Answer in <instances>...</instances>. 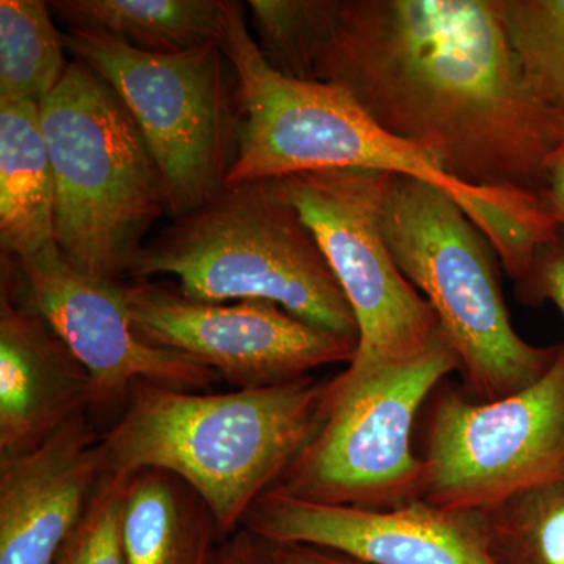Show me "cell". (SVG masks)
Here are the masks:
<instances>
[{
	"label": "cell",
	"instance_id": "484cf974",
	"mask_svg": "<svg viewBox=\"0 0 564 564\" xmlns=\"http://www.w3.org/2000/svg\"><path fill=\"white\" fill-rule=\"evenodd\" d=\"M272 544V543H270ZM276 564H362L328 549L307 544H272Z\"/></svg>",
	"mask_w": 564,
	"mask_h": 564
},
{
	"label": "cell",
	"instance_id": "2e32d148",
	"mask_svg": "<svg viewBox=\"0 0 564 564\" xmlns=\"http://www.w3.org/2000/svg\"><path fill=\"white\" fill-rule=\"evenodd\" d=\"M0 248L18 263L57 254L55 182L40 104L0 99Z\"/></svg>",
	"mask_w": 564,
	"mask_h": 564
},
{
	"label": "cell",
	"instance_id": "603a6c76",
	"mask_svg": "<svg viewBox=\"0 0 564 564\" xmlns=\"http://www.w3.org/2000/svg\"><path fill=\"white\" fill-rule=\"evenodd\" d=\"M128 480L104 478L54 564H128L124 510Z\"/></svg>",
	"mask_w": 564,
	"mask_h": 564
},
{
	"label": "cell",
	"instance_id": "3957f363",
	"mask_svg": "<svg viewBox=\"0 0 564 564\" xmlns=\"http://www.w3.org/2000/svg\"><path fill=\"white\" fill-rule=\"evenodd\" d=\"M326 388L313 375L226 393L137 383L99 440L102 480L147 469L176 475L202 497L225 540L321 430Z\"/></svg>",
	"mask_w": 564,
	"mask_h": 564
},
{
	"label": "cell",
	"instance_id": "d6986e66",
	"mask_svg": "<svg viewBox=\"0 0 564 564\" xmlns=\"http://www.w3.org/2000/svg\"><path fill=\"white\" fill-rule=\"evenodd\" d=\"M65 33L52 21L50 2H0V99L40 104L61 84Z\"/></svg>",
	"mask_w": 564,
	"mask_h": 564
},
{
	"label": "cell",
	"instance_id": "9a60e30c",
	"mask_svg": "<svg viewBox=\"0 0 564 564\" xmlns=\"http://www.w3.org/2000/svg\"><path fill=\"white\" fill-rule=\"evenodd\" d=\"M95 383L46 318L2 280L0 293V455L40 447L88 414Z\"/></svg>",
	"mask_w": 564,
	"mask_h": 564
},
{
	"label": "cell",
	"instance_id": "ffe728a7",
	"mask_svg": "<svg viewBox=\"0 0 564 564\" xmlns=\"http://www.w3.org/2000/svg\"><path fill=\"white\" fill-rule=\"evenodd\" d=\"M344 0H250L245 3L267 65L288 79L317 82Z\"/></svg>",
	"mask_w": 564,
	"mask_h": 564
},
{
	"label": "cell",
	"instance_id": "30bf717a",
	"mask_svg": "<svg viewBox=\"0 0 564 564\" xmlns=\"http://www.w3.org/2000/svg\"><path fill=\"white\" fill-rule=\"evenodd\" d=\"M426 410L423 502L478 513L564 478V343L521 392L478 403L445 383Z\"/></svg>",
	"mask_w": 564,
	"mask_h": 564
},
{
	"label": "cell",
	"instance_id": "5bb4252c",
	"mask_svg": "<svg viewBox=\"0 0 564 564\" xmlns=\"http://www.w3.org/2000/svg\"><path fill=\"white\" fill-rule=\"evenodd\" d=\"M88 414L40 447L0 455V564H54L102 481Z\"/></svg>",
	"mask_w": 564,
	"mask_h": 564
},
{
	"label": "cell",
	"instance_id": "7402d4cb",
	"mask_svg": "<svg viewBox=\"0 0 564 564\" xmlns=\"http://www.w3.org/2000/svg\"><path fill=\"white\" fill-rule=\"evenodd\" d=\"M530 90L564 115V0H499Z\"/></svg>",
	"mask_w": 564,
	"mask_h": 564
},
{
	"label": "cell",
	"instance_id": "6da1fadb",
	"mask_svg": "<svg viewBox=\"0 0 564 564\" xmlns=\"http://www.w3.org/2000/svg\"><path fill=\"white\" fill-rule=\"evenodd\" d=\"M317 82L452 180L545 199L564 115L530 90L499 0H344Z\"/></svg>",
	"mask_w": 564,
	"mask_h": 564
},
{
	"label": "cell",
	"instance_id": "8992f818",
	"mask_svg": "<svg viewBox=\"0 0 564 564\" xmlns=\"http://www.w3.org/2000/svg\"><path fill=\"white\" fill-rule=\"evenodd\" d=\"M383 234L400 272L440 318L470 400L507 399L551 369L558 345L536 347L516 332L492 247L447 193L392 174Z\"/></svg>",
	"mask_w": 564,
	"mask_h": 564
},
{
	"label": "cell",
	"instance_id": "8fae6325",
	"mask_svg": "<svg viewBox=\"0 0 564 564\" xmlns=\"http://www.w3.org/2000/svg\"><path fill=\"white\" fill-rule=\"evenodd\" d=\"M141 339L192 356L237 389L291 383L321 367L347 364L358 339L318 328L263 300L207 303L170 282L124 285Z\"/></svg>",
	"mask_w": 564,
	"mask_h": 564
},
{
	"label": "cell",
	"instance_id": "4fadbf2b",
	"mask_svg": "<svg viewBox=\"0 0 564 564\" xmlns=\"http://www.w3.org/2000/svg\"><path fill=\"white\" fill-rule=\"evenodd\" d=\"M240 529L272 544H307L362 564H496L484 513L419 500L391 511L306 502L269 489Z\"/></svg>",
	"mask_w": 564,
	"mask_h": 564
},
{
	"label": "cell",
	"instance_id": "7c38bea8",
	"mask_svg": "<svg viewBox=\"0 0 564 564\" xmlns=\"http://www.w3.org/2000/svg\"><path fill=\"white\" fill-rule=\"evenodd\" d=\"M2 280L61 334L95 383L93 411L124 408L137 383L202 391L218 373L192 356L141 339L124 284L77 272L61 252L33 263L2 259Z\"/></svg>",
	"mask_w": 564,
	"mask_h": 564
},
{
	"label": "cell",
	"instance_id": "d4e9b609",
	"mask_svg": "<svg viewBox=\"0 0 564 564\" xmlns=\"http://www.w3.org/2000/svg\"><path fill=\"white\" fill-rule=\"evenodd\" d=\"M215 564H276V560L269 541L239 529L223 540Z\"/></svg>",
	"mask_w": 564,
	"mask_h": 564
},
{
	"label": "cell",
	"instance_id": "277c9868",
	"mask_svg": "<svg viewBox=\"0 0 564 564\" xmlns=\"http://www.w3.org/2000/svg\"><path fill=\"white\" fill-rule=\"evenodd\" d=\"M40 110L58 251L77 272L121 282L169 214L161 170L118 93L84 62H69Z\"/></svg>",
	"mask_w": 564,
	"mask_h": 564
},
{
	"label": "cell",
	"instance_id": "ac0fdd59",
	"mask_svg": "<svg viewBox=\"0 0 564 564\" xmlns=\"http://www.w3.org/2000/svg\"><path fill=\"white\" fill-rule=\"evenodd\" d=\"M226 0H54L68 31L96 33L150 54H177L218 40Z\"/></svg>",
	"mask_w": 564,
	"mask_h": 564
},
{
	"label": "cell",
	"instance_id": "cb8c5ba5",
	"mask_svg": "<svg viewBox=\"0 0 564 564\" xmlns=\"http://www.w3.org/2000/svg\"><path fill=\"white\" fill-rule=\"evenodd\" d=\"M516 296L532 307L555 304L564 317V226L534 252L524 276L516 281Z\"/></svg>",
	"mask_w": 564,
	"mask_h": 564
},
{
	"label": "cell",
	"instance_id": "e0dca14e",
	"mask_svg": "<svg viewBox=\"0 0 564 564\" xmlns=\"http://www.w3.org/2000/svg\"><path fill=\"white\" fill-rule=\"evenodd\" d=\"M221 543L214 514L176 475L147 469L129 478L126 563L215 564Z\"/></svg>",
	"mask_w": 564,
	"mask_h": 564
},
{
	"label": "cell",
	"instance_id": "44dd1931",
	"mask_svg": "<svg viewBox=\"0 0 564 564\" xmlns=\"http://www.w3.org/2000/svg\"><path fill=\"white\" fill-rule=\"evenodd\" d=\"M480 513L496 564H564V478L514 494Z\"/></svg>",
	"mask_w": 564,
	"mask_h": 564
},
{
	"label": "cell",
	"instance_id": "7a4b0ae2",
	"mask_svg": "<svg viewBox=\"0 0 564 564\" xmlns=\"http://www.w3.org/2000/svg\"><path fill=\"white\" fill-rule=\"evenodd\" d=\"M218 41L239 82L243 111L239 154L226 187L334 169L413 177L454 198L503 261L554 225L543 196L452 180L425 151L386 131L339 87L274 73L240 7L226 10Z\"/></svg>",
	"mask_w": 564,
	"mask_h": 564
},
{
	"label": "cell",
	"instance_id": "4316f807",
	"mask_svg": "<svg viewBox=\"0 0 564 564\" xmlns=\"http://www.w3.org/2000/svg\"><path fill=\"white\" fill-rule=\"evenodd\" d=\"M545 202L554 212L560 225L564 226V150L556 155L551 173H549Z\"/></svg>",
	"mask_w": 564,
	"mask_h": 564
},
{
	"label": "cell",
	"instance_id": "5b68a950",
	"mask_svg": "<svg viewBox=\"0 0 564 564\" xmlns=\"http://www.w3.org/2000/svg\"><path fill=\"white\" fill-rule=\"evenodd\" d=\"M172 274L191 299L263 300L318 328L358 339V323L313 231L276 182L225 191L141 251L131 276Z\"/></svg>",
	"mask_w": 564,
	"mask_h": 564
},
{
	"label": "cell",
	"instance_id": "52a82bcc",
	"mask_svg": "<svg viewBox=\"0 0 564 564\" xmlns=\"http://www.w3.org/2000/svg\"><path fill=\"white\" fill-rule=\"evenodd\" d=\"M391 173L318 170L273 180L302 215L350 303L358 350L328 380L325 415L364 386L423 358L441 334L429 300L404 278L383 234Z\"/></svg>",
	"mask_w": 564,
	"mask_h": 564
},
{
	"label": "cell",
	"instance_id": "ba28073f",
	"mask_svg": "<svg viewBox=\"0 0 564 564\" xmlns=\"http://www.w3.org/2000/svg\"><path fill=\"white\" fill-rule=\"evenodd\" d=\"M65 47L109 82L131 111L161 170L172 220L225 191L243 111L220 41L150 54L109 36L66 31Z\"/></svg>",
	"mask_w": 564,
	"mask_h": 564
},
{
	"label": "cell",
	"instance_id": "9c48e42d",
	"mask_svg": "<svg viewBox=\"0 0 564 564\" xmlns=\"http://www.w3.org/2000/svg\"><path fill=\"white\" fill-rule=\"evenodd\" d=\"M455 370L458 355L441 328L419 361L377 378L333 408L272 489L306 502L372 511L419 502L425 463L413 451L415 421Z\"/></svg>",
	"mask_w": 564,
	"mask_h": 564
}]
</instances>
